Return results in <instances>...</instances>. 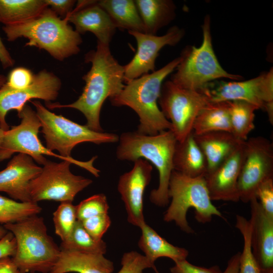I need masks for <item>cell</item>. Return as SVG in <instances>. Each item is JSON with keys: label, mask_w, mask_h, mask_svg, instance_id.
Instances as JSON below:
<instances>
[{"label": "cell", "mask_w": 273, "mask_h": 273, "mask_svg": "<svg viewBox=\"0 0 273 273\" xmlns=\"http://www.w3.org/2000/svg\"><path fill=\"white\" fill-rule=\"evenodd\" d=\"M210 102L204 89H187L167 80L162 83L158 103L176 141L182 142L192 132L199 112Z\"/></svg>", "instance_id": "10"}, {"label": "cell", "mask_w": 273, "mask_h": 273, "mask_svg": "<svg viewBox=\"0 0 273 273\" xmlns=\"http://www.w3.org/2000/svg\"><path fill=\"white\" fill-rule=\"evenodd\" d=\"M173 166V170L192 177L204 176L206 173L207 161L193 131L183 141H177Z\"/></svg>", "instance_id": "23"}, {"label": "cell", "mask_w": 273, "mask_h": 273, "mask_svg": "<svg viewBox=\"0 0 273 273\" xmlns=\"http://www.w3.org/2000/svg\"><path fill=\"white\" fill-rule=\"evenodd\" d=\"M8 231L4 226L0 225V239H2L7 233Z\"/></svg>", "instance_id": "45"}, {"label": "cell", "mask_w": 273, "mask_h": 273, "mask_svg": "<svg viewBox=\"0 0 273 273\" xmlns=\"http://www.w3.org/2000/svg\"><path fill=\"white\" fill-rule=\"evenodd\" d=\"M241 252L234 254L228 261L227 266L222 273H238Z\"/></svg>", "instance_id": "44"}, {"label": "cell", "mask_w": 273, "mask_h": 273, "mask_svg": "<svg viewBox=\"0 0 273 273\" xmlns=\"http://www.w3.org/2000/svg\"><path fill=\"white\" fill-rule=\"evenodd\" d=\"M255 196L265 213L273 217V178L264 180L258 187Z\"/></svg>", "instance_id": "38"}, {"label": "cell", "mask_w": 273, "mask_h": 273, "mask_svg": "<svg viewBox=\"0 0 273 273\" xmlns=\"http://www.w3.org/2000/svg\"><path fill=\"white\" fill-rule=\"evenodd\" d=\"M210 102L241 100L265 111L269 121L273 123L272 68L254 78L242 81H221L214 85L210 83L205 88Z\"/></svg>", "instance_id": "12"}, {"label": "cell", "mask_w": 273, "mask_h": 273, "mask_svg": "<svg viewBox=\"0 0 273 273\" xmlns=\"http://www.w3.org/2000/svg\"><path fill=\"white\" fill-rule=\"evenodd\" d=\"M232 133L238 139L246 141L254 129L255 111L258 108L244 101H229Z\"/></svg>", "instance_id": "29"}, {"label": "cell", "mask_w": 273, "mask_h": 273, "mask_svg": "<svg viewBox=\"0 0 273 273\" xmlns=\"http://www.w3.org/2000/svg\"><path fill=\"white\" fill-rule=\"evenodd\" d=\"M76 208L77 220L81 221L91 217L108 213L109 205L106 196L98 194L82 200Z\"/></svg>", "instance_id": "34"}, {"label": "cell", "mask_w": 273, "mask_h": 273, "mask_svg": "<svg viewBox=\"0 0 273 273\" xmlns=\"http://www.w3.org/2000/svg\"><path fill=\"white\" fill-rule=\"evenodd\" d=\"M48 7L62 19L67 18L76 3L74 0H45Z\"/></svg>", "instance_id": "40"}, {"label": "cell", "mask_w": 273, "mask_h": 273, "mask_svg": "<svg viewBox=\"0 0 273 273\" xmlns=\"http://www.w3.org/2000/svg\"><path fill=\"white\" fill-rule=\"evenodd\" d=\"M29 156L19 153L0 171V192L21 202H32L29 194L30 182L41 171Z\"/></svg>", "instance_id": "19"}, {"label": "cell", "mask_w": 273, "mask_h": 273, "mask_svg": "<svg viewBox=\"0 0 273 273\" xmlns=\"http://www.w3.org/2000/svg\"><path fill=\"white\" fill-rule=\"evenodd\" d=\"M203 41L201 46L185 48L181 60L171 81L178 86L190 90H202L212 81L219 78L240 80L239 75L228 73L220 65L213 49L210 18L204 19L202 25Z\"/></svg>", "instance_id": "7"}, {"label": "cell", "mask_w": 273, "mask_h": 273, "mask_svg": "<svg viewBox=\"0 0 273 273\" xmlns=\"http://www.w3.org/2000/svg\"><path fill=\"white\" fill-rule=\"evenodd\" d=\"M194 136L207 161L206 174L214 170L243 142L236 138L232 133L226 131H214L199 135L194 134Z\"/></svg>", "instance_id": "22"}, {"label": "cell", "mask_w": 273, "mask_h": 273, "mask_svg": "<svg viewBox=\"0 0 273 273\" xmlns=\"http://www.w3.org/2000/svg\"><path fill=\"white\" fill-rule=\"evenodd\" d=\"M77 221L76 208L71 202H61L53 213L55 231L62 242L70 237Z\"/></svg>", "instance_id": "33"}, {"label": "cell", "mask_w": 273, "mask_h": 273, "mask_svg": "<svg viewBox=\"0 0 273 273\" xmlns=\"http://www.w3.org/2000/svg\"><path fill=\"white\" fill-rule=\"evenodd\" d=\"M71 163L63 160H49L43 165L41 172L30 183L29 194L32 202L42 200L71 202L76 195L90 185L92 179L73 174Z\"/></svg>", "instance_id": "11"}, {"label": "cell", "mask_w": 273, "mask_h": 273, "mask_svg": "<svg viewBox=\"0 0 273 273\" xmlns=\"http://www.w3.org/2000/svg\"><path fill=\"white\" fill-rule=\"evenodd\" d=\"M60 249L104 255L107 250L106 244L102 240L94 239L84 229L80 221L77 220L69 237L62 242Z\"/></svg>", "instance_id": "30"}, {"label": "cell", "mask_w": 273, "mask_h": 273, "mask_svg": "<svg viewBox=\"0 0 273 273\" xmlns=\"http://www.w3.org/2000/svg\"><path fill=\"white\" fill-rule=\"evenodd\" d=\"M143 22L145 33L155 35L175 18L176 7L170 0L134 1Z\"/></svg>", "instance_id": "24"}, {"label": "cell", "mask_w": 273, "mask_h": 273, "mask_svg": "<svg viewBox=\"0 0 273 273\" xmlns=\"http://www.w3.org/2000/svg\"><path fill=\"white\" fill-rule=\"evenodd\" d=\"M154 270H155V271H156V273H159V272L157 271V270L156 269V268H155Z\"/></svg>", "instance_id": "48"}, {"label": "cell", "mask_w": 273, "mask_h": 273, "mask_svg": "<svg viewBox=\"0 0 273 273\" xmlns=\"http://www.w3.org/2000/svg\"><path fill=\"white\" fill-rule=\"evenodd\" d=\"M113 263L104 255L61 250L49 273H112Z\"/></svg>", "instance_id": "21"}, {"label": "cell", "mask_w": 273, "mask_h": 273, "mask_svg": "<svg viewBox=\"0 0 273 273\" xmlns=\"http://www.w3.org/2000/svg\"><path fill=\"white\" fill-rule=\"evenodd\" d=\"M16 241L13 234L8 231L0 239V260L8 257H13L16 253Z\"/></svg>", "instance_id": "41"}, {"label": "cell", "mask_w": 273, "mask_h": 273, "mask_svg": "<svg viewBox=\"0 0 273 273\" xmlns=\"http://www.w3.org/2000/svg\"><path fill=\"white\" fill-rule=\"evenodd\" d=\"M34 77V74L30 70L24 67H17L10 72L6 84L12 89H22L32 83Z\"/></svg>", "instance_id": "37"}, {"label": "cell", "mask_w": 273, "mask_h": 273, "mask_svg": "<svg viewBox=\"0 0 273 273\" xmlns=\"http://www.w3.org/2000/svg\"><path fill=\"white\" fill-rule=\"evenodd\" d=\"M48 7L45 0H0V22L5 25L23 23L36 18Z\"/></svg>", "instance_id": "28"}, {"label": "cell", "mask_w": 273, "mask_h": 273, "mask_svg": "<svg viewBox=\"0 0 273 273\" xmlns=\"http://www.w3.org/2000/svg\"><path fill=\"white\" fill-rule=\"evenodd\" d=\"M235 226L240 231L243 239V248L241 252L238 273H260L251 250L249 220L243 216L237 215Z\"/></svg>", "instance_id": "32"}, {"label": "cell", "mask_w": 273, "mask_h": 273, "mask_svg": "<svg viewBox=\"0 0 273 273\" xmlns=\"http://www.w3.org/2000/svg\"><path fill=\"white\" fill-rule=\"evenodd\" d=\"M67 18L62 19L49 7L39 16L26 22L4 25L7 39L13 41L24 37L25 46L47 51L54 59L62 61L80 52V34L74 30Z\"/></svg>", "instance_id": "4"}, {"label": "cell", "mask_w": 273, "mask_h": 273, "mask_svg": "<svg viewBox=\"0 0 273 273\" xmlns=\"http://www.w3.org/2000/svg\"><path fill=\"white\" fill-rule=\"evenodd\" d=\"M18 116L21 119L20 123L4 131L0 144V162L10 158L15 153H19L27 155L39 164L43 165L48 160L44 156L49 155L68 161L87 170L96 177L99 176L100 170L93 165L97 157L87 161H79L72 157L65 158L50 151L42 144L38 138L41 123L36 112L29 105H25Z\"/></svg>", "instance_id": "8"}, {"label": "cell", "mask_w": 273, "mask_h": 273, "mask_svg": "<svg viewBox=\"0 0 273 273\" xmlns=\"http://www.w3.org/2000/svg\"><path fill=\"white\" fill-rule=\"evenodd\" d=\"M214 131L232 133L229 101L208 103L198 113L193 126V132L199 135Z\"/></svg>", "instance_id": "27"}, {"label": "cell", "mask_w": 273, "mask_h": 273, "mask_svg": "<svg viewBox=\"0 0 273 273\" xmlns=\"http://www.w3.org/2000/svg\"><path fill=\"white\" fill-rule=\"evenodd\" d=\"M0 62L4 69L12 67L15 61L6 48L0 37Z\"/></svg>", "instance_id": "42"}, {"label": "cell", "mask_w": 273, "mask_h": 273, "mask_svg": "<svg viewBox=\"0 0 273 273\" xmlns=\"http://www.w3.org/2000/svg\"><path fill=\"white\" fill-rule=\"evenodd\" d=\"M91 63L90 70L82 77L85 84L79 98L73 103L62 105L48 103L50 109L69 108L81 112L86 119V125L98 132L103 131L100 122L102 105L105 100L120 93L124 87V69L114 58L109 45L97 42V48L85 56Z\"/></svg>", "instance_id": "1"}, {"label": "cell", "mask_w": 273, "mask_h": 273, "mask_svg": "<svg viewBox=\"0 0 273 273\" xmlns=\"http://www.w3.org/2000/svg\"><path fill=\"white\" fill-rule=\"evenodd\" d=\"M168 194L171 201L163 219L167 222L174 221L187 234L194 233L187 219L190 208L194 209L195 217L200 223L210 222L213 216L222 217L221 213L212 203L204 176L192 177L173 170Z\"/></svg>", "instance_id": "6"}, {"label": "cell", "mask_w": 273, "mask_h": 273, "mask_svg": "<svg viewBox=\"0 0 273 273\" xmlns=\"http://www.w3.org/2000/svg\"><path fill=\"white\" fill-rule=\"evenodd\" d=\"M4 131H5L0 127V144L2 141L4 136Z\"/></svg>", "instance_id": "47"}, {"label": "cell", "mask_w": 273, "mask_h": 273, "mask_svg": "<svg viewBox=\"0 0 273 273\" xmlns=\"http://www.w3.org/2000/svg\"><path fill=\"white\" fill-rule=\"evenodd\" d=\"M140 229L142 235L139 247L151 263L154 264L157 259L162 257L170 258L174 262L186 259L189 254L187 249L172 245L146 223Z\"/></svg>", "instance_id": "25"}, {"label": "cell", "mask_w": 273, "mask_h": 273, "mask_svg": "<svg viewBox=\"0 0 273 273\" xmlns=\"http://www.w3.org/2000/svg\"><path fill=\"white\" fill-rule=\"evenodd\" d=\"M121 263L122 267L118 273H142L146 268H155L145 255L133 251L124 253Z\"/></svg>", "instance_id": "35"}, {"label": "cell", "mask_w": 273, "mask_h": 273, "mask_svg": "<svg viewBox=\"0 0 273 273\" xmlns=\"http://www.w3.org/2000/svg\"><path fill=\"white\" fill-rule=\"evenodd\" d=\"M153 170L149 162L142 158L134 161L132 168L119 179L118 191L127 213L128 221L141 228L146 223L143 214V196L151 179Z\"/></svg>", "instance_id": "16"}, {"label": "cell", "mask_w": 273, "mask_h": 273, "mask_svg": "<svg viewBox=\"0 0 273 273\" xmlns=\"http://www.w3.org/2000/svg\"><path fill=\"white\" fill-rule=\"evenodd\" d=\"M0 273H21L12 257H8L0 260Z\"/></svg>", "instance_id": "43"}, {"label": "cell", "mask_w": 273, "mask_h": 273, "mask_svg": "<svg viewBox=\"0 0 273 273\" xmlns=\"http://www.w3.org/2000/svg\"><path fill=\"white\" fill-rule=\"evenodd\" d=\"M245 142H242L214 170L204 175L212 201H240L238 182L244 158Z\"/></svg>", "instance_id": "17"}, {"label": "cell", "mask_w": 273, "mask_h": 273, "mask_svg": "<svg viewBox=\"0 0 273 273\" xmlns=\"http://www.w3.org/2000/svg\"><path fill=\"white\" fill-rule=\"evenodd\" d=\"M97 3L108 14L116 28L145 33L134 1L101 0Z\"/></svg>", "instance_id": "26"}, {"label": "cell", "mask_w": 273, "mask_h": 273, "mask_svg": "<svg viewBox=\"0 0 273 273\" xmlns=\"http://www.w3.org/2000/svg\"><path fill=\"white\" fill-rule=\"evenodd\" d=\"M249 203L253 255L260 273H273V217L265 213L256 197Z\"/></svg>", "instance_id": "18"}, {"label": "cell", "mask_w": 273, "mask_h": 273, "mask_svg": "<svg viewBox=\"0 0 273 273\" xmlns=\"http://www.w3.org/2000/svg\"><path fill=\"white\" fill-rule=\"evenodd\" d=\"M7 78L5 75L0 74V88L6 83Z\"/></svg>", "instance_id": "46"}, {"label": "cell", "mask_w": 273, "mask_h": 273, "mask_svg": "<svg viewBox=\"0 0 273 273\" xmlns=\"http://www.w3.org/2000/svg\"><path fill=\"white\" fill-rule=\"evenodd\" d=\"M273 178V145L262 136L252 137L245 142V155L240 173L238 189L240 200L249 203L256 197L258 187Z\"/></svg>", "instance_id": "13"}, {"label": "cell", "mask_w": 273, "mask_h": 273, "mask_svg": "<svg viewBox=\"0 0 273 273\" xmlns=\"http://www.w3.org/2000/svg\"><path fill=\"white\" fill-rule=\"evenodd\" d=\"M61 87L60 79L46 70L34 74L32 83L26 88L14 89L5 83L0 88V127L4 131L10 128L6 119L9 111L16 110L19 114L26 103L32 99H41L47 102L54 101Z\"/></svg>", "instance_id": "14"}, {"label": "cell", "mask_w": 273, "mask_h": 273, "mask_svg": "<svg viewBox=\"0 0 273 273\" xmlns=\"http://www.w3.org/2000/svg\"><path fill=\"white\" fill-rule=\"evenodd\" d=\"M116 157L121 161H134L142 158L150 162L157 169L159 182L150 193L152 203L164 207L169 201L168 186L173 170V157L176 139L171 130L154 135L138 131L125 132L119 137Z\"/></svg>", "instance_id": "2"}, {"label": "cell", "mask_w": 273, "mask_h": 273, "mask_svg": "<svg viewBox=\"0 0 273 273\" xmlns=\"http://www.w3.org/2000/svg\"><path fill=\"white\" fill-rule=\"evenodd\" d=\"M31 103L41 123L46 147L53 152L57 151L64 157L72 158V149L81 143L100 145L118 141L119 136L116 134L94 131L86 125H80L51 112L38 101H31Z\"/></svg>", "instance_id": "9"}, {"label": "cell", "mask_w": 273, "mask_h": 273, "mask_svg": "<svg viewBox=\"0 0 273 273\" xmlns=\"http://www.w3.org/2000/svg\"><path fill=\"white\" fill-rule=\"evenodd\" d=\"M180 60L179 56L161 69L130 81L119 94L109 99L112 105L127 106L138 114L140 123L137 131L154 135L171 130V123L161 112L158 101L164 79L176 69Z\"/></svg>", "instance_id": "3"}, {"label": "cell", "mask_w": 273, "mask_h": 273, "mask_svg": "<svg viewBox=\"0 0 273 273\" xmlns=\"http://www.w3.org/2000/svg\"><path fill=\"white\" fill-rule=\"evenodd\" d=\"M137 43V51L124 69V82L126 84L144 75L155 71V61L159 52L165 46L177 44L184 35V31L176 26L170 28L163 35L128 31Z\"/></svg>", "instance_id": "15"}, {"label": "cell", "mask_w": 273, "mask_h": 273, "mask_svg": "<svg viewBox=\"0 0 273 273\" xmlns=\"http://www.w3.org/2000/svg\"><path fill=\"white\" fill-rule=\"evenodd\" d=\"M4 226L15 238L16 251L12 258L21 273L50 272L61 249L49 235L43 217L34 215Z\"/></svg>", "instance_id": "5"}, {"label": "cell", "mask_w": 273, "mask_h": 273, "mask_svg": "<svg viewBox=\"0 0 273 273\" xmlns=\"http://www.w3.org/2000/svg\"><path fill=\"white\" fill-rule=\"evenodd\" d=\"M80 222L86 231L97 241L102 240L104 234L111 223V219L108 213L91 217Z\"/></svg>", "instance_id": "36"}, {"label": "cell", "mask_w": 273, "mask_h": 273, "mask_svg": "<svg viewBox=\"0 0 273 273\" xmlns=\"http://www.w3.org/2000/svg\"><path fill=\"white\" fill-rule=\"evenodd\" d=\"M171 273H222L218 266L209 268L200 267L190 263L186 259L175 262V265L170 268Z\"/></svg>", "instance_id": "39"}, {"label": "cell", "mask_w": 273, "mask_h": 273, "mask_svg": "<svg viewBox=\"0 0 273 273\" xmlns=\"http://www.w3.org/2000/svg\"><path fill=\"white\" fill-rule=\"evenodd\" d=\"M41 210L37 203L21 202L0 195V223L17 222L29 216L37 215Z\"/></svg>", "instance_id": "31"}, {"label": "cell", "mask_w": 273, "mask_h": 273, "mask_svg": "<svg viewBox=\"0 0 273 273\" xmlns=\"http://www.w3.org/2000/svg\"><path fill=\"white\" fill-rule=\"evenodd\" d=\"M80 34L86 32L93 33L97 42L109 45L116 27L108 14L97 3V1H78L76 8L67 18Z\"/></svg>", "instance_id": "20"}]
</instances>
